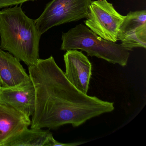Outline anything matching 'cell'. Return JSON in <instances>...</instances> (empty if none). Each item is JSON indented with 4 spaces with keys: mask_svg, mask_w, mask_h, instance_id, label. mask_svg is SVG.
<instances>
[{
    "mask_svg": "<svg viewBox=\"0 0 146 146\" xmlns=\"http://www.w3.org/2000/svg\"><path fill=\"white\" fill-rule=\"evenodd\" d=\"M31 124V120L12 108L0 103V146Z\"/></svg>",
    "mask_w": 146,
    "mask_h": 146,
    "instance_id": "9c48e42d",
    "label": "cell"
},
{
    "mask_svg": "<svg viewBox=\"0 0 146 146\" xmlns=\"http://www.w3.org/2000/svg\"><path fill=\"white\" fill-rule=\"evenodd\" d=\"M56 141L48 130L26 128L3 146H55Z\"/></svg>",
    "mask_w": 146,
    "mask_h": 146,
    "instance_id": "8fae6325",
    "label": "cell"
},
{
    "mask_svg": "<svg viewBox=\"0 0 146 146\" xmlns=\"http://www.w3.org/2000/svg\"><path fill=\"white\" fill-rule=\"evenodd\" d=\"M35 92L30 77L16 87L0 86V103L9 106L28 118L32 116L35 109Z\"/></svg>",
    "mask_w": 146,
    "mask_h": 146,
    "instance_id": "52a82bcc",
    "label": "cell"
},
{
    "mask_svg": "<svg viewBox=\"0 0 146 146\" xmlns=\"http://www.w3.org/2000/svg\"><path fill=\"white\" fill-rule=\"evenodd\" d=\"M91 0H52L35 20L40 36L54 26L88 18Z\"/></svg>",
    "mask_w": 146,
    "mask_h": 146,
    "instance_id": "277c9868",
    "label": "cell"
},
{
    "mask_svg": "<svg viewBox=\"0 0 146 146\" xmlns=\"http://www.w3.org/2000/svg\"><path fill=\"white\" fill-rule=\"evenodd\" d=\"M120 45L129 51L146 48V11H130L124 16L119 30Z\"/></svg>",
    "mask_w": 146,
    "mask_h": 146,
    "instance_id": "8992f818",
    "label": "cell"
},
{
    "mask_svg": "<svg viewBox=\"0 0 146 146\" xmlns=\"http://www.w3.org/2000/svg\"><path fill=\"white\" fill-rule=\"evenodd\" d=\"M64 57L65 76L76 88L87 94L92 76V64L82 52L76 49L66 51Z\"/></svg>",
    "mask_w": 146,
    "mask_h": 146,
    "instance_id": "ba28073f",
    "label": "cell"
},
{
    "mask_svg": "<svg viewBox=\"0 0 146 146\" xmlns=\"http://www.w3.org/2000/svg\"><path fill=\"white\" fill-rule=\"evenodd\" d=\"M61 40V50L79 49L86 52L88 56H95L123 67L127 65L129 51L120 44L102 39L82 24L63 32Z\"/></svg>",
    "mask_w": 146,
    "mask_h": 146,
    "instance_id": "3957f363",
    "label": "cell"
},
{
    "mask_svg": "<svg viewBox=\"0 0 146 146\" xmlns=\"http://www.w3.org/2000/svg\"><path fill=\"white\" fill-rule=\"evenodd\" d=\"M0 86H1V84H0Z\"/></svg>",
    "mask_w": 146,
    "mask_h": 146,
    "instance_id": "4fadbf2b",
    "label": "cell"
},
{
    "mask_svg": "<svg viewBox=\"0 0 146 146\" xmlns=\"http://www.w3.org/2000/svg\"><path fill=\"white\" fill-rule=\"evenodd\" d=\"M35 1L36 0H0V9L12 6L22 5L25 2Z\"/></svg>",
    "mask_w": 146,
    "mask_h": 146,
    "instance_id": "7c38bea8",
    "label": "cell"
},
{
    "mask_svg": "<svg viewBox=\"0 0 146 146\" xmlns=\"http://www.w3.org/2000/svg\"><path fill=\"white\" fill-rule=\"evenodd\" d=\"M40 36L35 20L28 17L21 7L0 11V48L28 66L35 64L40 59Z\"/></svg>",
    "mask_w": 146,
    "mask_h": 146,
    "instance_id": "7a4b0ae2",
    "label": "cell"
},
{
    "mask_svg": "<svg viewBox=\"0 0 146 146\" xmlns=\"http://www.w3.org/2000/svg\"><path fill=\"white\" fill-rule=\"evenodd\" d=\"M124 16L119 13L107 0L91 1L88 16L84 21L90 30L104 40L116 42Z\"/></svg>",
    "mask_w": 146,
    "mask_h": 146,
    "instance_id": "5b68a950",
    "label": "cell"
},
{
    "mask_svg": "<svg viewBox=\"0 0 146 146\" xmlns=\"http://www.w3.org/2000/svg\"><path fill=\"white\" fill-rule=\"evenodd\" d=\"M35 102L31 128L55 129L70 124L78 127L87 120L114 109L113 102L90 96L76 88L52 56L29 66Z\"/></svg>",
    "mask_w": 146,
    "mask_h": 146,
    "instance_id": "6da1fadb",
    "label": "cell"
},
{
    "mask_svg": "<svg viewBox=\"0 0 146 146\" xmlns=\"http://www.w3.org/2000/svg\"><path fill=\"white\" fill-rule=\"evenodd\" d=\"M20 61L10 53L0 49V84L1 87H16L29 79V75Z\"/></svg>",
    "mask_w": 146,
    "mask_h": 146,
    "instance_id": "30bf717a",
    "label": "cell"
}]
</instances>
